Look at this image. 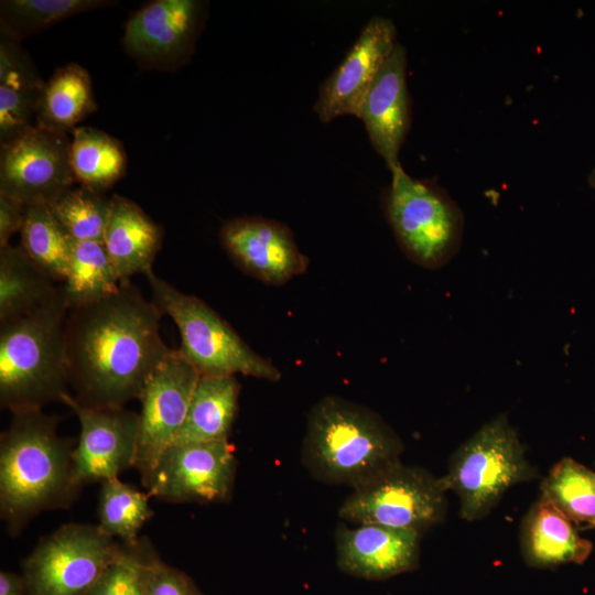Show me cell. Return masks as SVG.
I'll return each instance as SVG.
<instances>
[{
	"label": "cell",
	"instance_id": "obj_20",
	"mask_svg": "<svg viewBox=\"0 0 595 595\" xmlns=\"http://www.w3.org/2000/svg\"><path fill=\"white\" fill-rule=\"evenodd\" d=\"M163 229L131 199L111 196L102 244L121 281L152 270L161 249Z\"/></svg>",
	"mask_w": 595,
	"mask_h": 595
},
{
	"label": "cell",
	"instance_id": "obj_35",
	"mask_svg": "<svg viewBox=\"0 0 595 595\" xmlns=\"http://www.w3.org/2000/svg\"><path fill=\"white\" fill-rule=\"evenodd\" d=\"M0 595H29L23 575L10 571H1Z\"/></svg>",
	"mask_w": 595,
	"mask_h": 595
},
{
	"label": "cell",
	"instance_id": "obj_27",
	"mask_svg": "<svg viewBox=\"0 0 595 595\" xmlns=\"http://www.w3.org/2000/svg\"><path fill=\"white\" fill-rule=\"evenodd\" d=\"M20 248L54 282H64L73 239L50 205H28Z\"/></svg>",
	"mask_w": 595,
	"mask_h": 595
},
{
	"label": "cell",
	"instance_id": "obj_21",
	"mask_svg": "<svg viewBox=\"0 0 595 595\" xmlns=\"http://www.w3.org/2000/svg\"><path fill=\"white\" fill-rule=\"evenodd\" d=\"M520 544L526 562L537 567L580 564L592 550V543L580 537L574 523L542 496L523 518Z\"/></svg>",
	"mask_w": 595,
	"mask_h": 595
},
{
	"label": "cell",
	"instance_id": "obj_15",
	"mask_svg": "<svg viewBox=\"0 0 595 595\" xmlns=\"http://www.w3.org/2000/svg\"><path fill=\"white\" fill-rule=\"evenodd\" d=\"M397 44L394 23L385 17H372L321 85L314 105L318 119L329 122L346 115L358 118L370 86Z\"/></svg>",
	"mask_w": 595,
	"mask_h": 595
},
{
	"label": "cell",
	"instance_id": "obj_2",
	"mask_svg": "<svg viewBox=\"0 0 595 595\" xmlns=\"http://www.w3.org/2000/svg\"><path fill=\"white\" fill-rule=\"evenodd\" d=\"M60 418L42 409L12 412L0 437V513L17 534L37 513L67 508L80 488L73 476L76 442L58 435Z\"/></svg>",
	"mask_w": 595,
	"mask_h": 595
},
{
	"label": "cell",
	"instance_id": "obj_19",
	"mask_svg": "<svg viewBox=\"0 0 595 595\" xmlns=\"http://www.w3.org/2000/svg\"><path fill=\"white\" fill-rule=\"evenodd\" d=\"M45 83L28 53L14 41L0 37V145L35 126Z\"/></svg>",
	"mask_w": 595,
	"mask_h": 595
},
{
	"label": "cell",
	"instance_id": "obj_36",
	"mask_svg": "<svg viewBox=\"0 0 595 595\" xmlns=\"http://www.w3.org/2000/svg\"><path fill=\"white\" fill-rule=\"evenodd\" d=\"M588 183L595 190V167L593 169L592 173L589 174Z\"/></svg>",
	"mask_w": 595,
	"mask_h": 595
},
{
	"label": "cell",
	"instance_id": "obj_26",
	"mask_svg": "<svg viewBox=\"0 0 595 595\" xmlns=\"http://www.w3.org/2000/svg\"><path fill=\"white\" fill-rule=\"evenodd\" d=\"M121 282L101 241L73 239L62 285L69 309L113 294Z\"/></svg>",
	"mask_w": 595,
	"mask_h": 595
},
{
	"label": "cell",
	"instance_id": "obj_9",
	"mask_svg": "<svg viewBox=\"0 0 595 595\" xmlns=\"http://www.w3.org/2000/svg\"><path fill=\"white\" fill-rule=\"evenodd\" d=\"M121 542L97 524L67 523L43 538L22 564L29 595H84L119 553Z\"/></svg>",
	"mask_w": 595,
	"mask_h": 595
},
{
	"label": "cell",
	"instance_id": "obj_6",
	"mask_svg": "<svg viewBox=\"0 0 595 595\" xmlns=\"http://www.w3.org/2000/svg\"><path fill=\"white\" fill-rule=\"evenodd\" d=\"M536 477L516 430L499 414L454 452L441 479L459 498L462 518L472 521L487 516L510 487Z\"/></svg>",
	"mask_w": 595,
	"mask_h": 595
},
{
	"label": "cell",
	"instance_id": "obj_23",
	"mask_svg": "<svg viewBox=\"0 0 595 595\" xmlns=\"http://www.w3.org/2000/svg\"><path fill=\"white\" fill-rule=\"evenodd\" d=\"M97 109L88 72L77 63L57 68L45 83L35 126L67 134Z\"/></svg>",
	"mask_w": 595,
	"mask_h": 595
},
{
	"label": "cell",
	"instance_id": "obj_34",
	"mask_svg": "<svg viewBox=\"0 0 595 595\" xmlns=\"http://www.w3.org/2000/svg\"><path fill=\"white\" fill-rule=\"evenodd\" d=\"M28 205L7 195L0 194V248L9 244L17 231H21Z\"/></svg>",
	"mask_w": 595,
	"mask_h": 595
},
{
	"label": "cell",
	"instance_id": "obj_10",
	"mask_svg": "<svg viewBox=\"0 0 595 595\" xmlns=\"http://www.w3.org/2000/svg\"><path fill=\"white\" fill-rule=\"evenodd\" d=\"M199 378V372L178 349H172L148 378L139 397L141 411L133 466L142 483L174 444Z\"/></svg>",
	"mask_w": 595,
	"mask_h": 595
},
{
	"label": "cell",
	"instance_id": "obj_30",
	"mask_svg": "<svg viewBox=\"0 0 595 595\" xmlns=\"http://www.w3.org/2000/svg\"><path fill=\"white\" fill-rule=\"evenodd\" d=\"M150 495L141 493L118 478L101 483L98 502V527L108 537L120 542H132L153 516Z\"/></svg>",
	"mask_w": 595,
	"mask_h": 595
},
{
	"label": "cell",
	"instance_id": "obj_8",
	"mask_svg": "<svg viewBox=\"0 0 595 595\" xmlns=\"http://www.w3.org/2000/svg\"><path fill=\"white\" fill-rule=\"evenodd\" d=\"M441 477L402 463L353 489L339 507L343 520L422 533L439 523L446 511Z\"/></svg>",
	"mask_w": 595,
	"mask_h": 595
},
{
	"label": "cell",
	"instance_id": "obj_32",
	"mask_svg": "<svg viewBox=\"0 0 595 595\" xmlns=\"http://www.w3.org/2000/svg\"><path fill=\"white\" fill-rule=\"evenodd\" d=\"M50 207L72 239L102 242L111 209V197L83 186L72 187Z\"/></svg>",
	"mask_w": 595,
	"mask_h": 595
},
{
	"label": "cell",
	"instance_id": "obj_17",
	"mask_svg": "<svg viewBox=\"0 0 595 595\" xmlns=\"http://www.w3.org/2000/svg\"><path fill=\"white\" fill-rule=\"evenodd\" d=\"M420 537L415 531L378 524H339L335 532L340 571L365 580H387L416 569Z\"/></svg>",
	"mask_w": 595,
	"mask_h": 595
},
{
	"label": "cell",
	"instance_id": "obj_16",
	"mask_svg": "<svg viewBox=\"0 0 595 595\" xmlns=\"http://www.w3.org/2000/svg\"><path fill=\"white\" fill-rule=\"evenodd\" d=\"M219 238L235 266L266 284H284L309 267L292 230L274 219L232 218L221 226Z\"/></svg>",
	"mask_w": 595,
	"mask_h": 595
},
{
	"label": "cell",
	"instance_id": "obj_1",
	"mask_svg": "<svg viewBox=\"0 0 595 595\" xmlns=\"http://www.w3.org/2000/svg\"><path fill=\"white\" fill-rule=\"evenodd\" d=\"M162 313L130 280L113 294L68 310L65 358L75 399L88 407H125L139 399L172 351L160 335Z\"/></svg>",
	"mask_w": 595,
	"mask_h": 595
},
{
	"label": "cell",
	"instance_id": "obj_12",
	"mask_svg": "<svg viewBox=\"0 0 595 595\" xmlns=\"http://www.w3.org/2000/svg\"><path fill=\"white\" fill-rule=\"evenodd\" d=\"M201 0H154L127 21L122 36L126 52L144 68L174 71L186 64L207 17Z\"/></svg>",
	"mask_w": 595,
	"mask_h": 595
},
{
	"label": "cell",
	"instance_id": "obj_4",
	"mask_svg": "<svg viewBox=\"0 0 595 595\" xmlns=\"http://www.w3.org/2000/svg\"><path fill=\"white\" fill-rule=\"evenodd\" d=\"M63 286L41 307L0 323V404L12 412L42 409L68 390Z\"/></svg>",
	"mask_w": 595,
	"mask_h": 595
},
{
	"label": "cell",
	"instance_id": "obj_24",
	"mask_svg": "<svg viewBox=\"0 0 595 595\" xmlns=\"http://www.w3.org/2000/svg\"><path fill=\"white\" fill-rule=\"evenodd\" d=\"M58 290L19 246L0 248V323L41 307Z\"/></svg>",
	"mask_w": 595,
	"mask_h": 595
},
{
	"label": "cell",
	"instance_id": "obj_13",
	"mask_svg": "<svg viewBox=\"0 0 595 595\" xmlns=\"http://www.w3.org/2000/svg\"><path fill=\"white\" fill-rule=\"evenodd\" d=\"M236 469L228 440L173 444L142 484L150 496L169 502H220L232 493Z\"/></svg>",
	"mask_w": 595,
	"mask_h": 595
},
{
	"label": "cell",
	"instance_id": "obj_29",
	"mask_svg": "<svg viewBox=\"0 0 595 595\" xmlns=\"http://www.w3.org/2000/svg\"><path fill=\"white\" fill-rule=\"evenodd\" d=\"M116 3L111 0H2L0 30L2 35L20 42L64 19Z\"/></svg>",
	"mask_w": 595,
	"mask_h": 595
},
{
	"label": "cell",
	"instance_id": "obj_18",
	"mask_svg": "<svg viewBox=\"0 0 595 595\" xmlns=\"http://www.w3.org/2000/svg\"><path fill=\"white\" fill-rule=\"evenodd\" d=\"M375 151L389 170L399 165V152L411 123L407 85V51L398 43L370 86L359 111Z\"/></svg>",
	"mask_w": 595,
	"mask_h": 595
},
{
	"label": "cell",
	"instance_id": "obj_33",
	"mask_svg": "<svg viewBox=\"0 0 595 595\" xmlns=\"http://www.w3.org/2000/svg\"><path fill=\"white\" fill-rule=\"evenodd\" d=\"M143 595H204L183 571L156 559L151 565Z\"/></svg>",
	"mask_w": 595,
	"mask_h": 595
},
{
	"label": "cell",
	"instance_id": "obj_22",
	"mask_svg": "<svg viewBox=\"0 0 595 595\" xmlns=\"http://www.w3.org/2000/svg\"><path fill=\"white\" fill-rule=\"evenodd\" d=\"M236 376H201L174 444L227 441L238 412Z\"/></svg>",
	"mask_w": 595,
	"mask_h": 595
},
{
	"label": "cell",
	"instance_id": "obj_7",
	"mask_svg": "<svg viewBox=\"0 0 595 595\" xmlns=\"http://www.w3.org/2000/svg\"><path fill=\"white\" fill-rule=\"evenodd\" d=\"M390 172L383 206L399 246L422 268L443 267L462 242L461 209L446 192L434 183L411 177L401 164Z\"/></svg>",
	"mask_w": 595,
	"mask_h": 595
},
{
	"label": "cell",
	"instance_id": "obj_31",
	"mask_svg": "<svg viewBox=\"0 0 595 595\" xmlns=\"http://www.w3.org/2000/svg\"><path fill=\"white\" fill-rule=\"evenodd\" d=\"M156 559L148 538L121 542L115 560L84 595H143L149 570Z\"/></svg>",
	"mask_w": 595,
	"mask_h": 595
},
{
	"label": "cell",
	"instance_id": "obj_14",
	"mask_svg": "<svg viewBox=\"0 0 595 595\" xmlns=\"http://www.w3.org/2000/svg\"><path fill=\"white\" fill-rule=\"evenodd\" d=\"M61 402L72 409L80 424L73 450V476L79 488L118 478L134 466L139 413L123 407H88L69 392Z\"/></svg>",
	"mask_w": 595,
	"mask_h": 595
},
{
	"label": "cell",
	"instance_id": "obj_5",
	"mask_svg": "<svg viewBox=\"0 0 595 595\" xmlns=\"http://www.w3.org/2000/svg\"><path fill=\"white\" fill-rule=\"evenodd\" d=\"M144 275L151 288L152 301L162 315L170 316L178 328V350L201 376L242 374L268 381L280 380V370L257 354L206 302L181 292L153 270Z\"/></svg>",
	"mask_w": 595,
	"mask_h": 595
},
{
	"label": "cell",
	"instance_id": "obj_3",
	"mask_svg": "<svg viewBox=\"0 0 595 595\" xmlns=\"http://www.w3.org/2000/svg\"><path fill=\"white\" fill-rule=\"evenodd\" d=\"M402 452L401 439L377 412L326 396L307 415L301 457L313 478L355 489L401 463Z\"/></svg>",
	"mask_w": 595,
	"mask_h": 595
},
{
	"label": "cell",
	"instance_id": "obj_11",
	"mask_svg": "<svg viewBox=\"0 0 595 595\" xmlns=\"http://www.w3.org/2000/svg\"><path fill=\"white\" fill-rule=\"evenodd\" d=\"M67 134L33 126L1 145L0 194L25 205H52L75 183Z\"/></svg>",
	"mask_w": 595,
	"mask_h": 595
},
{
	"label": "cell",
	"instance_id": "obj_25",
	"mask_svg": "<svg viewBox=\"0 0 595 595\" xmlns=\"http://www.w3.org/2000/svg\"><path fill=\"white\" fill-rule=\"evenodd\" d=\"M72 133L71 165L75 181L102 194L126 173L127 155L122 143L93 127H78Z\"/></svg>",
	"mask_w": 595,
	"mask_h": 595
},
{
	"label": "cell",
	"instance_id": "obj_28",
	"mask_svg": "<svg viewBox=\"0 0 595 595\" xmlns=\"http://www.w3.org/2000/svg\"><path fill=\"white\" fill-rule=\"evenodd\" d=\"M542 497L552 502L575 526L595 528V472L565 457L541 484Z\"/></svg>",
	"mask_w": 595,
	"mask_h": 595
}]
</instances>
